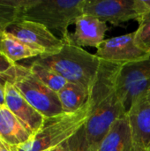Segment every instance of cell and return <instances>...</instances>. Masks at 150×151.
<instances>
[{
    "label": "cell",
    "instance_id": "cell-1",
    "mask_svg": "<svg viewBox=\"0 0 150 151\" xmlns=\"http://www.w3.org/2000/svg\"><path fill=\"white\" fill-rule=\"evenodd\" d=\"M119 67L102 61L98 75L90 89L92 112L83 128L88 141L95 147L115 121L127 112L116 85Z\"/></svg>",
    "mask_w": 150,
    "mask_h": 151
},
{
    "label": "cell",
    "instance_id": "cell-2",
    "mask_svg": "<svg viewBox=\"0 0 150 151\" xmlns=\"http://www.w3.org/2000/svg\"><path fill=\"white\" fill-rule=\"evenodd\" d=\"M35 61L50 67L68 82L80 85L89 91L102 64V60L95 54H91L65 40L57 53L41 55Z\"/></svg>",
    "mask_w": 150,
    "mask_h": 151
},
{
    "label": "cell",
    "instance_id": "cell-3",
    "mask_svg": "<svg viewBox=\"0 0 150 151\" xmlns=\"http://www.w3.org/2000/svg\"><path fill=\"white\" fill-rule=\"evenodd\" d=\"M92 112L90 98L78 111L64 112L46 119L42 128L31 139L17 147H8L10 151H45L52 150L69 141L88 121Z\"/></svg>",
    "mask_w": 150,
    "mask_h": 151
},
{
    "label": "cell",
    "instance_id": "cell-4",
    "mask_svg": "<svg viewBox=\"0 0 150 151\" xmlns=\"http://www.w3.org/2000/svg\"><path fill=\"white\" fill-rule=\"evenodd\" d=\"M27 102L46 119L64 113L57 93L44 85L29 69L19 64L4 72Z\"/></svg>",
    "mask_w": 150,
    "mask_h": 151
},
{
    "label": "cell",
    "instance_id": "cell-5",
    "mask_svg": "<svg viewBox=\"0 0 150 151\" xmlns=\"http://www.w3.org/2000/svg\"><path fill=\"white\" fill-rule=\"evenodd\" d=\"M84 4L85 0H34L20 18L41 23L64 36L69 33L68 27L83 15Z\"/></svg>",
    "mask_w": 150,
    "mask_h": 151
},
{
    "label": "cell",
    "instance_id": "cell-6",
    "mask_svg": "<svg viewBox=\"0 0 150 151\" xmlns=\"http://www.w3.org/2000/svg\"><path fill=\"white\" fill-rule=\"evenodd\" d=\"M116 85L127 111L137 96L150 89V57L120 66L116 77Z\"/></svg>",
    "mask_w": 150,
    "mask_h": 151
},
{
    "label": "cell",
    "instance_id": "cell-7",
    "mask_svg": "<svg viewBox=\"0 0 150 151\" xmlns=\"http://www.w3.org/2000/svg\"><path fill=\"white\" fill-rule=\"evenodd\" d=\"M95 55L102 61L123 66L147 59L150 52L137 45L133 32L104 40L96 49Z\"/></svg>",
    "mask_w": 150,
    "mask_h": 151
},
{
    "label": "cell",
    "instance_id": "cell-8",
    "mask_svg": "<svg viewBox=\"0 0 150 151\" xmlns=\"http://www.w3.org/2000/svg\"><path fill=\"white\" fill-rule=\"evenodd\" d=\"M42 52V55L57 53L64 45V40L57 38L44 25L24 19H18L5 29Z\"/></svg>",
    "mask_w": 150,
    "mask_h": 151
},
{
    "label": "cell",
    "instance_id": "cell-9",
    "mask_svg": "<svg viewBox=\"0 0 150 151\" xmlns=\"http://www.w3.org/2000/svg\"><path fill=\"white\" fill-rule=\"evenodd\" d=\"M83 14L120 26L124 22L138 19L134 0H85Z\"/></svg>",
    "mask_w": 150,
    "mask_h": 151
},
{
    "label": "cell",
    "instance_id": "cell-10",
    "mask_svg": "<svg viewBox=\"0 0 150 151\" xmlns=\"http://www.w3.org/2000/svg\"><path fill=\"white\" fill-rule=\"evenodd\" d=\"M126 116L133 146L144 147L147 150L150 145V89L133 101Z\"/></svg>",
    "mask_w": 150,
    "mask_h": 151
},
{
    "label": "cell",
    "instance_id": "cell-11",
    "mask_svg": "<svg viewBox=\"0 0 150 151\" xmlns=\"http://www.w3.org/2000/svg\"><path fill=\"white\" fill-rule=\"evenodd\" d=\"M33 136L43 126L46 118L32 107L21 96L16 87L7 81L5 84V105Z\"/></svg>",
    "mask_w": 150,
    "mask_h": 151
},
{
    "label": "cell",
    "instance_id": "cell-12",
    "mask_svg": "<svg viewBox=\"0 0 150 151\" xmlns=\"http://www.w3.org/2000/svg\"><path fill=\"white\" fill-rule=\"evenodd\" d=\"M75 30L68 33L62 38L78 47H94L97 49L105 40L104 36L108 31L107 23L99 19L83 14L75 21Z\"/></svg>",
    "mask_w": 150,
    "mask_h": 151
},
{
    "label": "cell",
    "instance_id": "cell-13",
    "mask_svg": "<svg viewBox=\"0 0 150 151\" xmlns=\"http://www.w3.org/2000/svg\"><path fill=\"white\" fill-rule=\"evenodd\" d=\"M95 148L96 151H133V136L126 115L115 121Z\"/></svg>",
    "mask_w": 150,
    "mask_h": 151
},
{
    "label": "cell",
    "instance_id": "cell-14",
    "mask_svg": "<svg viewBox=\"0 0 150 151\" xmlns=\"http://www.w3.org/2000/svg\"><path fill=\"white\" fill-rule=\"evenodd\" d=\"M32 135L20 121L6 108H0V141L8 147H17L31 139Z\"/></svg>",
    "mask_w": 150,
    "mask_h": 151
},
{
    "label": "cell",
    "instance_id": "cell-15",
    "mask_svg": "<svg viewBox=\"0 0 150 151\" xmlns=\"http://www.w3.org/2000/svg\"><path fill=\"white\" fill-rule=\"evenodd\" d=\"M0 55L15 65L23 59L38 58L42 52L4 29L0 31Z\"/></svg>",
    "mask_w": 150,
    "mask_h": 151
},
{
    "label": "cell",
    "instance_id": "cell-16",
    "mask_svg": "<svg viewBox=\"0 0 150 151\" xmlns=\"http://www.w3.org/2000/svg\"><path fill=\"white\" fill-rule=\"evenodd\" d=\"M90 91L86 88L68 82L58 93V98L64 112H74L80 110L88 100Z\"/></svg>",
    "mask_w": 150,
    "mask_h": 151
},
{
    "label": "cell",
    "instance_id": "cell-17",
    "mask_svg": "<svg viewBox=\"0 0 150 151\" xmlns=\"http://www.w3.org/2000/svg\"><path fill=\"white\" fill-rule=\"evenodd\" d=\"M31 72L48 88L56 93H58L63 89L68 81L64 79L57 73L50 69V67L38 63L37 61H33L28 66Z\"/></svg>",
    "mask_w": 150,
    "mask_h": 151
},
{
    "label": "cell",
    "instance_id": "cell-18",
    "mask_svg": "<svg viewBox=\"0 0 150 151\" xmlns=\"http://www.w3.org/2000/svg\"><path fill=\"white\" fill-rule=\"evenodd\" d=\"M33 2L34 0H0V23L10 25L14 22Z\"/></svg>",
    "mask_w": 150,
    "mask_h": 151
},
{
    "label": "cell",
    "instance_id": "cell-19",
    "mask_svg": "<svg viewBox=\"0 0 150 151\" xmlns=\"http://www.w3.org/2000/svg\"><path fill=\"white\" fill-rule=\"evenodd\" d=\"M137 21L139 27L134 32L135 42L142 50L150 52V12L142 16Z\"/></svg>",
    "mask_w": 150,
    "mask_h": 151
},
{
    "label": "cell",
    "instance_id": "cell-20",
    "mask_svg": "<svg viewBox=\"0 0 150 151\" xmlns=\"http://www.w3.org/2000/svg\"><path fill=\"white\" fill-rule=\"evenodd\" d=\"M70 151H96L95 146L88 141L83 127L68 141Z\"/></svg>",
    "mask_w": 150,
    "mask_h": 151
},
{
    "label": "cell",
    "instance_id": "cell-21",
    "mask_svg": "<svg viewBox=\"0 0 150 151\" xmlns=\"http://www.w3.org/2000/svg\"><path fill=\"white\" fill-rule=\"evenodd\" d=\"M135 9L138 13L139 20L142 16L150 12V0H134Z\"/></svg>",
    "mask_w": 150,
    "mask_h": 151
},
{
    "label": "cell",
    "instance_id": "cell-22",
    "mask_svg": "<svg viewBox=\"0 0 150 151\" xmlns=\"http://www.w3.org/2000/svg\"><path fill=\"white\" fill-rule=\"evenodd\" d=\"M11 65H12V64L9 60H7L4 56L0 55V73H4Z\"/></svg>",
    "mask_w": 150,
    "mask_h": 151
},
{
    "label": "cell",
    "instance_id": "cell-23",
    "mask_svg": "<svg viewBox=\"0 0 150 151\" xmlns=\"http://www.w3.org/2000/svg\"><path fill=\"white\" fill-rule=\"evenodd\" d=\"M51 151H70V147H69L68 141L65 142H64V143H62L61 145H59V146L52 149Z\"/></svg>",
    "mask_w": 150,
    "mask_h": 151
},
{
    "label": "cell",
    "instance_id": "cell-24",
    "mask_svg": "<svg viewBox=\"0 0 150 151\" xmlns=\"http://www.w3.org/2000/svg\"><path fill=\"white\" fill-rule=\"evenodd\" d=\"M5 105V87L0 86V106L4 107Z\"/></svg>",
    "mask_w": 150,
    "mask_h": 151
},
{
    "label": "cell",
    "instance_id": "cell-25",
    "mask_svg": "<svg viewBox=\"0 0 150 151\" xmlns=\"http://www.w3.org/2000/svg\"><path fill=\"white\" fill-rule=\"evenodd\" d=\"M8 81H9L8 75L5 73H0V86L5 87V84Z\"/></svg>",
    "mask_w": 150,
    "mask_h": 151
},
{
    "label": "cell",
    "instance_id": "cell-26",
    "mask_svg": "<svg viewBox=\"0 0 150 151\" xmlns=\"http://www.w3.org/2000/svg\"><path fill=\"white\" fill-rule=\"evenodd\" d=\"M0 151H10L8 146H6L4 142L0 141Z\"/></svg>",
    "mask_w": 150,
    "mask_h": 151
},
{
    "label": "cell",
    "instance_id": "cell-27",
    "mask_svg": "<svg viewBox=\"0 0 150 151\" xmlns=\"http://www.w3.org/2000/svg\"><path fill=\"white\" fill-rule=\"evenodd\" d=\"M133 151H147V150L144 147H137L133 146Z\"/></svg>",
    "mask_w": 150,
    "mask_h": 151
},
{
    "label": "cell",
    "instance_id": "cell-28",
    "mask_svg": "<svg viewBox=\"0 0 150 151\" xmlns=\"http://www.w3.org/2000/svg\"><path fill=\"white\" fill-rule=\"evenodd\" d=\"M8 26H9L8 24H3V23H0V31L6 29V27H7Z\"/></svg>",
    "mask_w": 150,
    "mask_h": 151
},
{
    "label": "cell",
    "instance_id": "cell-29",
    "mask_svg": "<svg viewBox=\"0 0 150 151\" xmlns=\"http://www.w3.org/2000/svg\"><path fill=\"white\" fill-rule=\"evenodd\" d=\"M147 151H150V145H149V148L147 149Z\"/></svg>",
    "mask_w": 150,
    "mask_h": 151
},
{
    "label": "cell",
    "instance_id": "cell-30",
    "mask_svg": "<svg viewBox=\"0 0 150 151\" xmlns=\"http://www.w3.org/2000/svg\"><path fill=\"white\" fill-rule=\"evenodd\" d=\"M45 151H51V150H45Z\"/></svg>",
    "mask_w": 150,
    "mask_h": 151
},
{
    "label": "cell",
    "instance_id": "cell-31",
    "mask_svg": "<svg viewBox=\"0 0 150 151\" xmlns=\"http://www.w3.org/2000/svg\"><path fill=\"white\" fill-rule=\"evenodd\" d=\"M0 108H2V107H1V106H0Z\"/></svg>",
    "mask_w": 150,
    "mask_h": 151
}]
</instances>
